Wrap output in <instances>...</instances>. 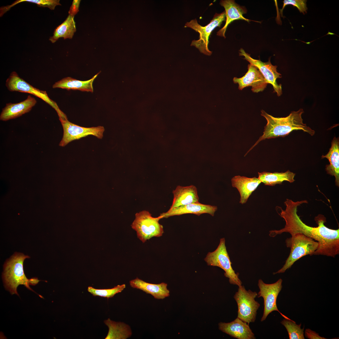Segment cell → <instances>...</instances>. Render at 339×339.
<instances>
[{
    "mask_svg": "<svg viewBox=\"0 0 339 339\" xmlns=\"http://www.w3.org/2000/svg\"><path fill=\"white\" fill-rule=\"evenodd\" d=\"M307 202L305 200L294 202L287 199L284 202L286 207L285 210L277 207L280 210L278 214L285 221L284 227L279 230L270 231L269 235L274 237L284 232L288 233L291 235L301 233L318 242V248L313 255L334 257L339 253V229H332L327 227L324 225L326 218L321 215L315 218L318 224L317 227H310L303 223L297 213V208L301 204Z\"/></svg>",
    "mask_w": 339,
    "mask_h": 339,
    "instance_id": "obj_1",
    "label": "cell"
},
{
    "mask_svg": "<svg viewBox=\"0 0 339 339\" xmlns=\"http://www.w3.org/2000/svg\"><path fill=\"white\" fill-rule=\"evenodd\" d=\"M261 115L267 121L266 124L264 126L263 134L245 155L261 141L266 139L285 137L293 131L302 130L311 136L315 134L314 130L303 122L302 115L304 111L303 109H300L297 111H292L288 116L283 117H274L263 110H261Z\"/></svg>",
    "mask_w": 339,
    "mask_h": 339,
    "instance_id": "obj_2",
    "label": "cell"
},
{
    "mask_svg": "<svg viewBox=\"0 0 339 339\" xmlns=\"http://www.w3.org/2000/svg\"><path fill=\"white\" fill-rule=\"evenodd\" d=\"M29 258V256L23 253H15L4 265L3 279L5 288L12 294L19 295L17 288L20 285L35 292L30 286L35 285L40 281L36 277L28 279L26 276L23 263L25 259Z\"/></svg>",
    "mask_w": 339,
    "mask_h": 339,
    "instance_id": "obj_3",
    "label": "cell"
},
{
    "mask_svg": "<svg viewBox=\"0 0 339 339\" xmlns=\"http://www.w3.org/2000/svg\"><path fill=\"white\" fill-rule=\"evenodd\" d=\"M286 243L287 247L290 248V254L283 267L273 274L284 273L300 258L313 255L319 246L318 242L300 233L292 235L286 239Z\"/></svg>",
    "mask_w": 339,
    "mask_h": 339,
    "instance_id": "obj_4",
    "label": "cell"
},
{
    "mask_svg": "<svg viewBox=\"0 0 339 339\" xmlns=\"http://www.w3.org/2000/svg\"><path fill=\"white\" fill-rule=\"evenodd\" d=\"M162 217H153L148 211L143 210L135 214L131 225L137 233L138 238L143 243L153 237L162 236L164 233L162 225L159 223Z\"/></svg>",
    "mask_w": 339,
    "mask_h": 339,
    "instance_id": "obj_5",
    "label": "cell"
},
{
    "mask_svg": "<svg viewBox=\"0 0 339 339\" xmlns=\"http://www.w3.org/2000/svg\"><path fill=\"white\" fill-rule=\"evenodd\" d=\"M225 242L224 238L221 239L217 248L213 252H209L204 260L208 265L218 267L223 270L224 275L229 278V283L239 287L242 282L232 268Z\"/></svg>",
    "mask_w": 339,
    "mask_h": 339,
    "instance_id": "obj_6",
    "label": "cell"
},
{
    "mask_svg": "<svg viewBox=\"0 0 339 339\" xmlns=\"http://www.w3.org/2000/svg\"><path fill=\"white\" fill-rule=\"evenodd\" d=\"M258 294L250 290H247L245 287H239L234 298L238 305L237 318L248 324L255 321L257 311L260 304L255 300Z\"/></svg>",
    "mask_w": 339,
    "mask_h": 339,
    "instance_id": "obj_7",
    "label": "cell"
},
{
    "mask_svg": "<svg viewBox=\"0 0 339 339\" xmlns=\"http://www.w3.org/2000/svg\"><path fill=\"white\" fill-rule=\"evenodd\" d=\"M5 84L8 89L10 91L28 93L40 98L55 110L59 118L67 119L66 115L60 109L56 102L49 98L46 91L40 90L32 86L21 78L15 72L13 71L11 73L6 80Z\"/></svg>",
    "mask_w": 339,
    "mask_h": 339,
    "instance_id": "obj_8",
    "label": "cell"
},
{
    "mask_svg": "<svg viewBox=\"0 0 339 339\" xmlns=\"http://www.w3.org/2000/svg\"><path fill=\"white\" fill-rule=\"evenodd\" d=\"M225 20V12L224 11L220 13H216L210 23L205 26L199 24L196 19L187 22L185 24V27L190 28L199 34V39L192 40L191 46L196 47L201 53L207 55H211L212 51L208 48L210 35L213 30L216 27L220 26Z\"/></svg>",
    "mask_w": 339,
    "mask_h": 339,
    "instance_id": "obj_9",
    "label": "cell"
},
{
    "mask_svg": "<svg viewBox=\"0 0 339 339\" xmlns=\"http://www.w3.org/2000/svg\"><path fill=\"white\" fill-rule=\"evenodd\" d=\"M282 280L280 278L275 283L266 284L261 279L259 280L258 285L260 291L257 297H262L264 300V311L261 321L265 320L268 315L274 311L278 312L284 318L291 320L280 312L277 306V299L282 288Z\"/></svg>",
    "mask_w": 339,
    "mask_h": 339,
    "instance_id": "obj_10",
    "label": "cell"
},
{
    "mask_svg": "<svg viewBox=\"0 0 339 339\" xmlns=\"http://www.w3.org/2000/svg\"><path fill=\"white\" fill-rule=\"evenodd\" d=\"M62 125L63 136L59 146L64 147L70 142L89 135H93L99 139H102L105 128L103 126L85 127L73 124L68 119L59 118Z\"/></svg>",
    "mask_w": 339,
    "mask_h": 339,
    "instance_id": "obj_11",
    "label": "cell"
},
{
    "mask_svg": "<svg viewBox=\"0 0 339 339\" xmlns=\"http://www.w3.org/2000/svg\"><path fill=\"white\" fill-rule=\"evenodd\" d=\"M239 56H244V59L248 61L250 64L258 68L267 83L272 86L274 92L277 93L278 96L281 95L282 94L281 84H278L276 81L277 78L282 77L281 74L277 72V66L272 64L270 59L266 62H263L260 60L254 59L242 48L239 50Z\"/></svg>",
    "mask_w": 339,
    "mask_h": 339,
    "instance_id": "obj_12",
    "label": "cell"
},
{
    "mask_svg": "<svg viewBox=\"0 0 339 339\" xmlns=\"http://www.w3.org/2000/svg\"><path fill=\"white\" fill-rule=\"evenodd\" d=\"M248 69L247 72L242 77L233 78L234 83L238 84V89L240 90L251 86L253 92L263 91L268 83L261 73L257 67L250 64L248 65Z\"/></svg>",
    "mask_w": 339,
    "mask_h": 339,
    "instance_id": "obj_13",
    "label": "cell"
},
{
    "mask_svg": "<svg viewBox=\"0 0 339 339\" xmlns=\"http://www.w3.org/2000/svg\"><path fill=\"white\" fill-rule=\"evenodd\" d=\"M37 103V101L30 95L24 100L16 103H9L2 109L0 120L6 121L15 119L30 111Z\"/></svg>",
    "mask_w": 339,
    "mask_h": 339,
    "instance_id": "obj_14",
    "label": "cell"
},
{
    "mask_svg": "<svg viewBox=\"0 0 339 339\" xmlns=\"http://www.w3.org/2000/svg\"><path fill=\"white\" fill-rule=\"evenodd\" d=\"M217 208L216 206L204 204L198 202L169 209L167 212L161 214L160 216L163 218L186 214H193L199 216L203 213H208L213 216Z\"/></svg>",
    "mask_w": 339,
    "mask_h": 339,
    "instance_id": "obj_15",
    "label": "cell"
},
{
    "mask_svg": "<svg viewBox=\"0 0 339 339\" xmlns=\"http://www.w3.org/2000/svg\"><path fill=\"white\" fill-rule=\"evenodd\" d=\"M218 326L220 330L235 338L256 339L249 324L238 318L229 323L220 322Z\"/></svg>",
    "mask_w": 339,
    "mask_h": 339,
    "instance_id": "obj_16",
    "label": "cell"
},
{
    "mask_svg": "<svg viewBox=\"0 0 339 339\" xmlns=\"http://www.w3.org/2000/svg\"><path fill=\"white\" fill-rule=\"evenodd\" d=\"M225 10L226 22L225 25L217 32L218 36L225 38V34L228 25L234 20H244L247 22L250 20L243 16L246 13V10L244 7L240 6L232 0H221L220 3Z\"/></svg>",
    "mask_w": 339,
    "mask_h": 339,
    "instance_id": "obj_17",
    "label": "cell"
},
{
    "mask_svg": "<svg viewBox=\"0 0 339 339\" xmlns=\"http://www.w3.org/2000/svg\"><path fill=\"white\" fill-rule=\"evenodd\" d=\"M172 192L174 197L170 209L199 202L197 189L194 185L178 186Z\"/></svg>",
    "mask_w": 339,
    "mask_h": 339,
    "instance_id": "obj_18",
    "label": "cell"
},
{
    "mask_svg": "<svg viewBox=\"0 0 339 339\" xmlns=\"http://www.w3.org/2000/svg\"><path fill=\"white\" fill-rule=\"evenodd\" d=\"M261 183L259 179L256 177L248 178L237 175L231 179L232 186L236 188L240 193L239 202L242 204L246 202L252 192Z\"/></svg>",
    "mask_w": 339,
    "mask_h": 339,
    "instance_id": "obj_19",
    "label": "cell"
},
{
    "mask_svg": "<svg viewBox=\"0 0 339 339\" xmlns=\"http://www.w3.org/2000/svg\"><path fill=\"white\" fill-rule=\"evenodd\" d=\"M131 286L141 290L150 294L154 298L163 299L170 296V291L167 288V284L164 282L155 284L149 283L137 277L130 281Z\"/></svg>",
    "mask_w": 339,
    "mask_h": 339,
    "instance_id": "obj_20",
    "label": "cell"
},
{
    "mask_svg": "<svg viewBox=\"0 0 339 339\" xmlns=\"http://www.w3.org/2000/svg\"><path fill=\"white\" fill-rule=\"evenodd\" d=\"M322 158H326L329 161L330 164L326 165L325 170L327 174L334 176L335 183L339 186V140L335 137L331 143L329 151L326 155H322Z\"/></svg>",
    "mask_w": 339,
    "mask_h": 339,
    "instance_id": "obj_21",
    "label": "cell"
},
{
    "mask_svg": "<svg viewBox=\"0 0 339 339\" xmlns=\"http://www.w3.org/2000/svg\"><path fill=\"white\" fill-rule=\"evenodd\" d=\"M100 73L99 72L91 79L85 81L79 80L70 77H66L56 82L53 85L52 88L93 92V82Z\"/></svg>",
    "mask_w": 339,
    "mask_h": 339,
    "instance_id": "obj_22",
    "label": "cell"
},
{
    "mask_svg": "<svg viewBox=\"0 0 339 339\" xmlns=\"http://www.w3.org/2000/svg\"><path fill=\"white\" fill-rule=\"evenodd\" d=\"M258 178L265 185L274 186L277 184H281L284 181L293 182L295 181L294 178L295 174L288 170L285 172L271 173L264 171L258 172Z\"/></svg>",
    "mask_w": 339,
    "mask_h": 339,
    "instance_id": "obj_23",
    "label": "cell"
},
{
    "mask_svg": "<svg viewBox=\"0 0 339 339\" xmlns=\"http://www.w3.org/2000/svg\"><path fill=\"white\" fill-rule=\"evenodd\" d=\"M76 30L74 16L69 15L65 20L55 30L53 35L49 39L52 43L59 38L72 39Z\"/></svg>",
    "mask_w": 339,
    "mask_h": 339,
    "instance_id": "obj_24",
    "label": "cell"
},
{
    "mask_svg": "<svg viewBox=\"0 0 339 339\" xmlns=\"http://www.w3.org/2000/svg\"><path fill=\"white\" fill-rule=\"evenodd\" d=\"M104 322L109 329L105 339H125L132 335V332L130 327L124 323L115 322L109 318L104 321Z\"/></svg>",
    "mask_w": 339,
    "mask_h": 339,
    "instance_id": "obj_25",
    "label": "cell"
},
{
    "mask_svg": "<svg viewBox=\"0 0 339 339\" xmlns=\"http://www.w3.org/2000/svg\"><path fill=\"white\" fill-rule=\"evenodd\" d=\"M23 2L35 3L39 7H47L51 10L54 9L56 6L61 5L59 0H18L10 5L0 7V14L2 16L15 5Z\"/></svg>",
    "mask_w": 339,
    "mask_h": 339,
    "instance_id": "obj_26",
    "label": "cell"
},
{
    "mask_svg": "<svg viewBox=\"0 0 339 339\" xmlns=\"http://www.w3.org/2000/svg\"><path fill=\"white\" fill-rule=\"evenodd\" d=\"M281 323L286 328L289 339H304V327L301 328V323L297 325L294 321L284 318Z\"/></svg>",
    "mask_w": 339,
    "mask_h": 339,
    "instance_id": "obj_27",
    "label": "cell"
},
{
    "mask_svg": "<svg viewBox=\"0 0 339 339\" xmlns=\"http://www.w3.org/2000/svg\"><path fill=\"white\" fill-rule=\"evenodd\" d=\"M125 288V284L118 285L112 288L106 289H97L89 286L88 291L94 296H99L108 299L113 297L116 293L121 292Z\"/></svg>",
    "mask_w": 339,
    "mask_h": 339,
    "instance_id": "obj_28",
    "label": "cell"
},
{
    "mask_svg": "<svg viewBox=\"0 0 339 339\" xmlns=\"http://www.w3.org/2000/svg\"><path fill=\"white\" fill-rule=\"evenodd\" d=\"M306 2V1L304 0H284L281 12L282 13L286 5L290 4L297 7L300 12L305 14L307 12V10Z\"/></svg>",
    "mask_w": 339,
    "mask_h": 339,
    "instance_id": "obj_29",
    "label": "cell"
},
{
    "mask_svg": "<svg viewBox=\"0 0 339 339\" xmlns=\"http://www.w3.org/2000/svg\"><path fill=\"white\" fill-rule=\"evenodd\" d=\"M81 0H74L68 11L69 15L74 16L79 12V8Z\"/></svg>",
    "mask_w": 339,
    "mask_h": 339,
    "instance_id": "obj_30",
    "label": "cell"
},
{
    "mask_svg": "<svg viewBox=\"0 0 339 339\" xmlns=\"http://www.w3.org/2000/svg\"><path fill=\"white\" fill-rule=\"evenodd\" d=\"M305 336L309 339H326L324 337L320 336L319 334L312 331L309 329H306L305 331Z\"/></svg>",
    "mask_w": 339,
    "mask_h": 339,
    "instance_id": "obj_31",
    "label": "cell"
}]
</instances>
